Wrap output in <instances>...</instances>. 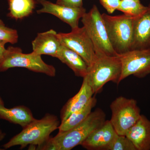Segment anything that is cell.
Returning a JSON list of instances; mask_svg holds the SVG:
<instances>
[{"label": "cell", "instance_id": "1", "mask_svg": "<svg viewBox=\"0 0 150 150\" xmlns=\"http://www.w3.org/2000/svg\"><path fill=\"white\" fill-rule=\"evenodd\" d=\"M105 120L103 110L98 108L91 112L84 121L72 129L58 133L50 138L39 150H71L81 143L95 130L102 126Z\"/></svg>", "mask_w": 150, "mask_h": 150}, {"label": "cell", "instance_id": "2", "mask_svg": "<svg viewBox=\"0 0 150 150\" xmlns=\"http://www.w3.org/2000/svg\"><path fill=\"white\" fill-rule=\"evenodd\" d=\"M61 122L56 115L47 113L40 119H34L19 134L3 146L4 149L20 146L23 149L29 145L39 149L48 142L50 135L59 129Z\"/></svg>", "mask_w": 150, "mask_h": 150}, {"label": "cell", "instance_id": "3", "mask_svg": "<svg viewBox=\"0 0 150 150\" xmlns=\"http://www.w3.org/2000/svg\"><path fill=\"white\" fill-rule=\"evenodd\" d=\"M121 72L122 64L119 56H96L86 76L94 94H96L100 92L108 82L118 85L121 82Z\"/></svg>", "mask_w": 150, "mask_h": 150}, {"label": "cell", "instance_id": "4", "mask_svg": "<svg viewBox=\"0 0 150 150\" xmlns=\"http://www.w3.org/2000/svg\"><path fill=\"white\" fill-rule=\"evenodd\" d=\"M108 39L118 55L131 51L133 33V18L123 14L112 16L102 14Z\"/></svg>", "mask_w": 150, "mask_h": 150}, {"label": "cell", "instance_id": "5", "mask_svg": "<svg viewBox=\"0 0 150 150\" xmlns=\"http://www.w3.org/2000/svg\"><path fill=\"white\" fill-rule=\"evenodd\" d=\"M81 22L93 43L96 56H119L108 39L102 14L95 5L82 17Z\"/></svg>", "mask_w": 150, "mask_h": 150}, {"label": "cell", "instance_id": "6", "mask_svg": "<svg viewBox=\"0 0 150 150\" xmlns=\"http://www.w3.org/2000/svg\"><path fill=\"white\" fill-rule=\"evenodd\" d=\"M41 56L32 52L24 54L20 48L9 46L6 48L5 55L0 64V72L6 71L11 68L20 67L35 72L42 73L49 76H55V67L46 64Z\"/></svg>", "mask_w": 150, "mask_h": 150}, {"label": "cell", "instance_id": "7", "mask_svg": "<svg viewBox=\"0 0 150 150\" xmlns=\"http://www.w3.org/2000/svg\"><path fill=\"white\" fill-rule=\"evenodd\" d=\"M112 116L110 123L118 135L126 132L139 120L142 114L136 100L119 96L110 105Z\"/></svg>", "mask_w": 150, "mask_h": 150}, {"label": "cell", "instance_id": "8", "mask_svg": "<svg viewBox=\"0 0 150 150\" xmlns=\"http://www.w3.org/2000/svg\"><path fill=\"white\" fill-rule=\"evenodd\" d=\"M62 45L79 54L88 65H92L96 58L93 43L84 26L72 29L69 33H58Z\"/></svg>", "mask_w": 150, "mask_h": 150}, {"label": "cell", "instance_id": "9", "mask_svg": "<svg viewBox=\"0 0 150 150\" xmlns=\"http://www.w3.org/2000/svg\"><path fill=\"white\" fill-rule=\"evenodd\" d=\"M119 58L122 64L121 82L131 75L142 79L150 74V48L131 50Z\"/></svg>", "mask_w": 150, "mask_h": 150}, {"label": "cell", "instance_id": "10", "mask_svg": "<svg viewBox=\"0 0 150 150\" xmlns=\"http://www.w3.org/2000/svg\"><path fill=\"white\" fill-rule=\"evenodd\" d=\"M37 2L42 6V8L37 11L38 13H47L55 16L69 24L72 29L79 27V21L86 12L83 7H70L46 0H37Z\"/></svg>", "mask_w": 150, "mask_h": 150}, {"label": "cell", "instance_id": "11", "mask_svg": "<svg viewBox=\"0 0 150 150\" xmlns=\"http://www.w3.org/2000/svg\"><path fill=\"white\" fill-rule=\"evenodd\" d=\"M117 134L110 121H105L81 145L88 150H108Z\"/></svg>", "mask_w": 150, "mask_h": 150}, {"label": "cell", "instance_id": "12", "mask_svg": "<svg viewBox=\"0 0 150 150\" xmlns=\"http://www.w3.org/2000/svg\"><path fill=\"white\" fill-rule=\"evenodd\" d=\"M150 48V3L142 16L133 18L131 50Z\"/></svg>", "mask_w": 150, "mask_h": 150}, {"label": "cell", "instance_id": "13", "mask_svg": "<svg viewBox=\"0 0 150 150\" xmlns=\"http://www.w3.org/2000/svg\"><path fill=\"white\" fill-rule=\"evenodd\" d=\"M32 53L35 55H48L56 58L62 44L54 30L38 33L32 42Z\"/></svg>", "mask_w": 150, "mask_h": 150}, {"label": "cell", "instance_id": "14", "mask_svg": "<svg viewBox=\"0 0 150 150\" xmlns=\"http://www.w3.org/2000/svg\"><path fill=\"white\" fill-rule=\"evenodd\" d=\"M83 79L82 84L78 93L69 99L62 108L60 113L61 122L66 120L73 112L83 107L94 94L88 77L86 76Z\"/></svg>", "mask_w": 150, "mask_h": 150}, {"label": "cell", "instance_id": "15", "mask_svg": "<svg viewBox=\"0 0 150 150\" xmlns=\"http://www.w3.org/2000/svg\"><path fill=\"white\" fill-rule=\"evenodd\" d=\"M125 136L131 140L137 150H150V120L142 114Z\"/></svg>", "mask_w": 150, "mask_h": 150}, {"label": "cell", "instance_id": "16", "mask_svg": "<svg viewBox=\"0 0 150 150\" xmlns=\"http://www.w3.org/2000/svg\"><path fill=\"white\" fill-rule=\"evenodd\" d=\"M56 58L70 68L75 75L84 78L88 72V65L81 56L62 45Z\"/></svg>", "mask_w": 150, "mask_h": 150}, {"label": "cell", "instance_id": "17", "mask_svg": "<svg viewBox=\"0 0 150 150\" xmlns=\"http://www.w3.org/2000/svg\"><path fill=\"white\" fill-rule=\"evenodd\" d=\"M35 119L30 109L24 105L9 108L0 106V119L17 124L23 129Z\"/></svg>", "mask_w": 150, "mask_h": 150}, {"label": "cell", "instance_id": "18", "mask_svg": "<svg viewBox=\"0 0 150 150\" xmlns=\"http://www.w3.org/2000/svg\"><path fill=\"white\" fill-rule=\"evenodd\" d=\"M95 97L93 96L87 104L79 110L73 112L64 121L61 122L59 133L65 132L83 122L91 113L93 108L96 104Z\"/></svg>", "mask_w": 150, "mask_h": 150}, {"label": "cell", "instance_id": "19", "mask_svg": "<svg viewBox=\"0 0 150 150\" xmlns=\"http://www.w3.org/2000/svg\"><path fill=\"white\" fill-rule=\"evenodd\" d=\"M9 17L15 20L29 16L35 8V0H8Z\"/></svg>", "mask_w": 150, "mask_h": 150}, {"label": "cell", "instance_id": "20", "mask_svg": "<svg viewBox=\"0 0 150 150\" xmlns=\"http://www.w3.org/2000/svg\"><path fill=\"white\" fill-rule=\"evenodd\" d=\"M147 6H145L140 1H123L121 0L117 10L123 14L133 18L139 17L146 11Z\"/></svg>", "mask_w": 150, "mask_h": 150}, {"label": "cell", "instance_id": "21", "mask_svg": "<svg viewBox=\"0 0 150 150\" xmlns=\"http://www.w3.org/2000/svg\"><path fill=\"white\" fill-rule=\"evenodd\" d=\"M18 38L17 30L7 27L0 19V40L13 44L18 42Z\"/></svg>", "mask_w": 150, "mask_h": 150}, {"label": "cell", "instance_id": "22", "mask_svg": "<svg viewBox=\"0 0 150 150\" xmlns=\"http://www.w3.org/2000/svg\"><path fill=\"white\" fill-rule=\"evenodd\" d=\"M108 150H137V149L126 136L117 134Z\"/></svg>", "mask_w": 150, "mask_h": 150}, {"label": "cell", "instance_id": "23", "mask_svg": "<svg viewBox=\"0 0 150 150\" xmlns=\"http://www.w3.org/2000/svg\"><path fill=\"white\" fill-rule=\"evenodd\" d=\"M100 4L109 14H112L117 10L121 0H99Z\"/></svg>", "mask_w": 150, "mask_h": 150}, {"label": "cell", "instance_id": "24", "mask_svg": "<svg viewBox=\"0 0 150 150\" xmlns=\"http://www.w3.org/2000/svg\"><path fill=\"white\" fill-rule=\"evenodd\" d=\"M56 4L70 7H83L82 0H57Z\"/></svg>", "mask_w": 150, "mask_h": 150}, {"label": "cell", "instance_id": "25", "mask_svg": "<svg viewBox=\"0 0 150 150\" xmlns=\"http://www.w3.org/2000/svg\"><path fill=\"white\" fill-rule=\"evenodd\" d=\"M6 43L5 41L0 40V64L3 61L6 51V48L5 46Z\"/></svg>", "mask_w": 150, "mask_h": 150}, {"label": "cell", "instance_id": "26", "mask_svg": "<svg viewBox=\"0 0 150 150\" xmlns=\"http://www.w3.org/2000/svg\"><path fill=\"white\" fill-rule=\"evenodd\" d=\"M6 137V134L3 132L2 130L0 127V142L2 141ZM4 150V149H0V150Z\"/></svg>", "mask_w": 150, "mask_h": 150}, {"label": "cell", "instance_id": "27", "mask_svg": "<svg viewBox=\"0 0 150 150\" xmlns=\"http://www.w3.org/2000/svg\"><path fill=\"white\" fill-rule=\"evenodd\" d=\"M0 106H5L4 100L1 97V96H0Z\"/></svg>", "mask_w": 150, "mask_h": 150}, {"label": "cell", "instance_id": "28", "mask_svg": "<svg viewBox=\"0 0 150 150\" xmlns=\"http://www.w3.org/2000/svg\"><path fill=\"white\" fill-rule=\"evenodd\" d=\"M123 1H140V0H123Z\"/></svg>", "mask_w": 150, "mask_h": 150}]
</instances>
